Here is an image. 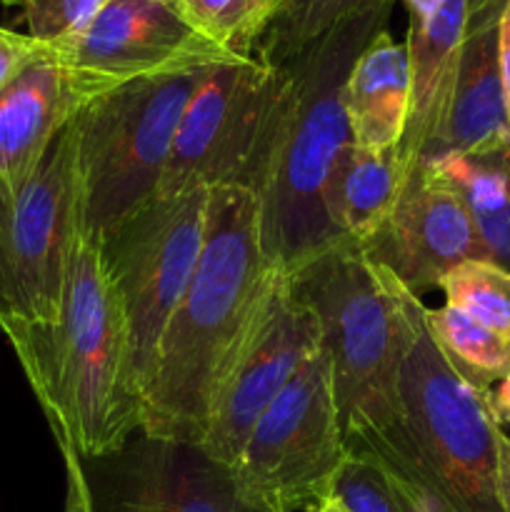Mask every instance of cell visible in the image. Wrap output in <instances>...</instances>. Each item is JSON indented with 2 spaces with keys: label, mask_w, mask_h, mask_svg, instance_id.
I'll return each mask as SVG.
<instances>
[{
  "label": "cell",
  "mask_w": 510,
  "mask_h": 512,
  "mask_svg": "<svg viewBox=\"0 0 510 512\" xmlns=\"http://www.w3.org/2000/svg\"><path fill=\"white\" fill-rule=\"evenodd\" d=\"M393 5L343 20L280 65L283 93L250 193L258 203L265 260L283 273L345 240L328 213L330 178L350 143L345 80L365 45L385 30Z\"/></svg>",
  "instance_id": "2"
},
{
  "label": "cell",
  "mask_w": 510,
  "mask_h": 512,
  "mask_svg": "<svg viewBox=\"0 0 510 512\" xmlns=\"http://www.w3.org/2000/svg\"><path fill=\"white\" fill-rule=\"evenodd\" d=\"M43 43L30 38L28 33H15V30L0 25V90L13 83L15 75L25 68L33 58H38Z\"/></svg>",
  "instance_id": "27"
},
{
  "label": "cell",
  "mask_w": 510,
  "mask_h": 512,
  "mask_svg": "<svg viewBox=\"0 0 510 512\" xmlns=\"http://www.w3.org/2000/svg\"><path fill=\"white\" fill-rule=\"evenodd\" d=\"M273 273L260 245L255 195L243 185L210 188L198 265L165 325L145 390V433L203 443L220 375Z\"/></svg>",
  "instance_id": "1"
},
{
  "label": "cell",
  "mask_w": 510,
  "mask_h": 512,
  "mask_svg": "<svg viewBox=\"0 0 510 512\" xmlns=\"http://www.w3.org/2000/svg\"><path fill=\"white\" fill-rule=\"evenodd\" d=\"M290 288L320 323L333 368L343 440L403 428L398 373L405 340V285L368 263L350 240L335 243L298 270Z\"/></svg>",
  "instance_id": "4"
},
{
  "label": "cell",
  "mask_w": 510,
  "mask_h": 512,
  "mask_svg": "<svg viewBox=\"0 0 510 512\" xmlns=\"http://www.w3.org/2000/svg\"><path fill=\"white\" fill-rule=\"evenodd\" d=\"M308 512H348V510H345L335 498H325L323 503H318L313 510H308Z\"/></svg>",
  "instance_id": "32"
},
{
  "label": "cell",
  "mask_w": 510,
  "mask_h": 512,
  "mask_svg": "<svg viewBox=\"0 0 510 512\" xmlns=\"http://www.w3.org/2000/svg\"><path fill=\"white\" fill-rule=\"evenodd\" d=\"M320 348V323L275 268L248 333L225 365L210 405L203 448L233 468L260 415Z\"/></svg>",
  "instance_id": "12"
},
{
  "label": "cell",
  "mask_w": 510,
  "mask_h": 512,
  "mask_svg": "<svg viewBox=\"0 0 510 512\" xmlns=\"http://www.w3.org/2000/svg\"><path fill=\"white\" fill-rule=\"evenodd\" d=\"M105 93L103 83L55 60L43 45L0 90V180L25 178L55 135Z\"/></svg>",
  "instance_id": "15"
},
{
  "label": "cell",
  "mask_w": 510,
  "mask_h": 512,
  "mask_svg": "<svg viewBox=\"0 0 510 512\" xmlns=\"http://www.w3.org/2000/svg\"><path fill=\"white\" fill-rule=\"evenodd\" d=\"M63 463L65 512H273L200 443L143 428L120 448Z\"/></svg>",
  "instance_id": "10"
},
{
  "label": "cell",
  "mask_w": 510,
  "mask_h": 512,
  "mask_svg": "<svg viewBox=\"0 0 510 512\" xmlns=\"http://www.w3.org/2000/svg\"><path fill=\"white\" fill-rule=\"evenodd\" d=\"M83 233L78 145L70 120L40 163L20 180H0V330L60 318L70 253Z\"/></svg>",
  "instance_id": "7"
},
{
  "label": "cell",
  "mask_w": 510,
  "mask_h": 512,
  "mask_svg": "<svg viewBox=\"0 0 510 512\" xmlns=\"http://www.w3.org/2000/svg\"><path fill=\"white\" fill-rule=\"evenodd\" d=\"M330 498L348 512H415L398 475L363 450H348Z\"/></svg>",
  "instance_id": "25"
},
{
  "label": "cell",
  "mask_w": 510,
  "mask_h": 512,
  "mask_svg": "<svg viewBox=\"0 0 510 512\" xmlns=\"http://www.w3.org/2000/svg\"><path fill=\"white\" fill-rule=\"evenodd\" d=\"M468 8L470 0H443L433 18L410 23L405 43L410 60V110L398 145L408 180L438 150L458 75Z\"/></svg>",
  "instance_id": "16"
},
{
  "label": "cell",
  "mask_w": 510,
  "mask_h": 512,
  "mask_svg": "<svg viewBox=\"0 0 510 512\" xmlns=\"http://www.w3.org/2000/svg\"><path fill=\"white\" fill-rule=\"evenodd\" d=\"M408 175L400 163V150H375L350 140L335 163L328 185V213L345 240L368 238L393 210Z\"/></svg>",
  "instance_id": "20"
},
{
  "label": "cell",
  "mask_w": 510,
  "mask_h": 512,
  "mask_svg": "<svg viewBox=\"0 0 510 512\" xmlns=\"http://www.w3.org/2000/svg\"><path fill=\"white\" fill-rule=\"evenodd\" d=\"M350 140L363 148H395L408 125V48L380 30L350 68L343 90Z\"/></svg>",
  "instance_id": "18"
},
{
  "label": "cell",
  "mask_w": 510,
  "mask_h": 512,
  "mask_svg": "<svg viewBox=\"0 0 510 512\" xmlns=\"http://www.w3.org/2000/svg\"><path fill=\"white\" fill-rule=\"evenodd\" d=\"M45 48L55 60L108 90L233 55L200 35L178 0H108L85 28Z\"/></svg>",
  "instance_id": "13"
},
{
  "label": "cell",
  "mask_w": 510,
  "mask_h": 512,
  "mask_svg": "<svg viewBox=\"0 0 510 512\" xmlns=\"http://www.w3.org/2000/svg\"><path fill=\"white\" fill-rule=\"evenodd\" d=\"M498 68H500V83H503L505 115H508V123H510V0L505 3L503 13H500V23H498Z\"/></svg>",
  "instance_id": "28"
},
{
  "label": "cell",
  "mask_w": 510,
  "mask_h": 512,
  "mask_svg": "<svg viewBox=\"0 0 510 512\" xmlns=\"http://www.w3.org/2000/svg\"><path fill=\"white\" fill-rule=\"evenodd\" d=\"M410 10V23H425L440 10L443 0H405Z\"/></svg>",
  "instance_id": "31"
},
{
  "label": "cell",
  "mask_w": 510,
  "mask_h": 512,
  "mask_svg": "<svg viewBox=\"0 0 510 512\" xmlns=\"http://www.w3.org/2000/svg\"><path fill=\"white\" fill-rule=\"evenodd\" d=\"M215 63L130 80L75 115L83 233L90 240L100 243L153 198L185 108Z\"/></svg>",
  "instance_id": "5"
},
{
  "label": "cell",
  "mask_w": 510,
  "mask_h": 512,
  "mask_svg": "<svg viewBox=\"0 0 510 512\" xmlns=\"http://www.w3.org/2000/svg\"><path fill=\"white\" fill-rule=\"evenodd\" d=\"M505 3L508 0H470L453 98L430 160L488 148L510 135L498 68V23Z\"/></svg>",
  "instance_id": "17"
},
{
  "label": "cell",
  "mask_w": 510,
  "mask_h": 512,
  "mask_svg": "<svg viewBox=\"0 0 510 512\" xmlns=\"http://www.w3.org/2000/svg\"><path fill=\"white\" fill-rule=\"evenodd\" d=\"M498 470H495V483H498V500L503 512H510V435L498 430Z\"/></svg>",
  "instance_id": "29"
},
{
  "label": "cell",
  "mask_w": 510,
  "mask_h": 512,
  "mask_svg": "<svg viewBox=\"0 0 510 512\" xmlns=\"http://www.w3.org/2000/svg\"><path fill=\"white\" fill-rule=\"evenodd\" d=\"M425 320L448 363L473 388L488 390L510 373V340L453 305L425 310Z\"/></svg>",
  "instance_id": "21"
},
{
  "label": "cell",
  "mask_w": 510,
  "mask_h": 512,
  "mask_svg": "<svg viewBox=\"0 0 510 512\" xmlns=\"http://www.w3.org/2000/svg\"><path fill=\"white\" fill-rule=\"evenodd\" d=\"M283 0H178L200 35L225 53L253 58Z\"/></svg>",
  "instance_id": "23"
},
{
  "label": "cell",
  "mask_w": 510,
  "mask_h": 512,
  "mask_svg": "<svg viewBox=\"0 0 510 512\" xmlns=\"http://www.w3.org/2000/svg\"><path fill=\"white\" fill-rule=\"evenodd\" d=\"M420 170L443 180L463 198L488 260L510 273V135L488 148L440 155Z\"/></svg>",
  "instance_id": "19"
},
{
  "label": "cell",
  "mask_w": 510,
  "mask_h": 512,
  "mask_svg": "<svg viewBox=\"0 0 510 512\" xmlns=\"http://www.w3.org/2000/svg\"><path fill=\"white\" fill-rule=\"evenodd\" d=\"M353 245L415 295L440 288L445 275L468 260H488L463 198L420 168L410 175L388 218Z\"/></svg>",
  "instance_id": "14"
},
{
  "label": "cell",
  "mask_w": 510,
  "mask_h": 512,
  "mask_svg": "<svg viewBox=\"0 0 510 512\" xmlns=\"http://www.w3.org/2000/svg\"><path fill=\"white\" fill-rule=\"evenodd\" d=\"M208 198L205 185H190L168 198L153 195L98 243L105 275L128 320L143 403L163 330L198 265Z\"/></svg>",
  "instance_id": "8"
},
{
  "label": "cell",
  "mask_w": 510,
  "mask_h": 512,
  "mask_svg": "<svg viewBox=\"0 0 510 512\" xmlns=\"http://www.w3.org/2000/svg\"><path fill=\"white\" fill-rule=\"evenodd\" d=\"M20 10L28 35L43 45L60 43L95 18L108 0H3Z\"/></svg>",
  "instance_id": "26"
},
{
  "label": "cell",
  "mask_w": 510,
  "mask_h": 512,
  "mask_svg": "<svg viewBox=\"0 0 510 512\" xmlns=\"http://www.w3.org/2000/svg\"><path fill=\"white\" fill-rule=\"evenodd\" d=\"M345 455L333 368L320 343L260 415L233 470L265 508L308 512L330 498Z\"/></svg>",
  "instance_id": "9"
},
{
  "label": "cell",
  "mask_w": 510,
  "mask_h": 512,
  "mask_svg": "<svg viewBox=\"0 0 510 512\" xmlns=\"http://www.w3.org/2000/svg\"><path fill=\"white\" fill-rule=\"evenodd\" d=\"M390 3L395 0H283L253 58L268 68H280L343 20Z\"/></svg>",
  "instance_id": "22"
},
{
  "label": "cell",
  "mask_w": 510,
  "mask_h": 512,
  "mask_svg": "<svg viewBox=\"0 0 510 512\" xmlns=\"http://www.w3.org/2000/svg\"><path fill=\"white\" fill-rule=\"evenodd\" d=\"M445 305L463 310L510 340V273L490 260H468L440 283Z\"/></svg>",
  "instance_id": "24"
},
{
  "label": "cell",
  "mask_w": 510,
  "mask_h": 512,
  "mask_svg": "<svg viewBox=\"0 0 510 512\" xmlns=\"http://www.w3.org/2000/svg\"><path fill=\"white\" fill-rule=\"evenodd\" d=\"M483 395L495 423H498L500 428H503L505 423H510V373L505 375V378H500L493 388L485 390Z\"/></svg>",
  "instance_id": "30"
},
{
  "label": "cell",
  "mask_w": 510,
  "mask_h": 512,
  "mask_svg": "<svg viewBox=\"0 0 510 512\" xmlns=\"http://www.w3.org/2000/svg\"><path fill=\"white\" fill-rule=\"evenodd\" d=\"M283 83V68L258 58L215 63L185 108L155 195L168 198L190 185L253 188Z\"/></svg>",
  "instance_id": "11"
},
{
  "label": "cell",
  "mask_w": 510,
  "mask_h": 512,
  "mask_svg": "<svg viewBox=\"0 0 510 512\" xmlns=\"http://www.w3.org/2000/svg\"><path fill=\"white\" fill-rule=\"evenodd\" d=\"M25 380L65 458L120 448L143 425L123 303L95 240L80 233L70 253L60 318L8 335Z\"/></svg>",
  "instance_id": "3"
},
{
  "label": "cell",
  "mask_w": 510,
  "mask_h": 512,
  "mask_svg": "<svg viewBox=\"0 0 510 512\" xmlns=\"http://www.w3.org/2000/svg\"><path fill=\"white\" fill-rule=\"evenodd\" d=\"M405 340L398 373L403 428L430 483L455 512H503L498 500L500 425L485 390L473 388L443 355L425 320V305L405 288Z\"/></svg>",
  "instance_id": "6"
}]
</instances>
